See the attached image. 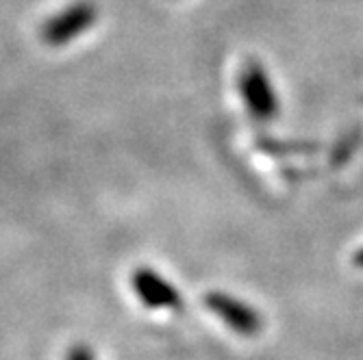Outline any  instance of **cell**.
I'll return each instance as SVG.
<instances>
[{
  "instance_id": "4",
  "label": "cell",
  "mask_w": 363,
  "mask_h": 360,
  "mask_svg": "<svg viewBox=\"0 0 363 360\" xmlns=\"http://www.w3.org/2000/svg\"><path fill=\"white\" fill-rule=\"evenodd\" d=\"M205 304L218 319H222L228 325L230 330H235L244 337H252L261 330V315L233 296L213 291L205 298Z\"/></svg>"
},
{
  "instance_id": "2",
  "label": "cell",
  "mask_w": 363,
  "mask_h": 360,
  "mask_svg": "<svg viewBox=\"0 0 363 360\" xmlns=\"http://www.w3.org/2000/svg\"><path fill=\"white\" fill-rule=\"evenodd\" d=\"M96 9L91 3H77L68 9H63L42 26V42L52 48H61L65 44H70L79 35H83L85 30L91 28L96 22Z\"/></svg>"
},
{
  "instance_id": "6",
  "label": "cell",
  "mask_w": 363,
  "mask_h": 360,
  "mask_svg": "<svg viewBox=\"0 0 363 360\" xmlns=\"http://www.w3.org/2000/svg\"><path fill=\"white\" fill-rule=\"evenodd\" d=\"M357 263H359V265L363 267V250H361V252L357 254Z\"/></svg>"
},
{
  "instance_id": "1",
  "label": "cell",
  "mask_w": 363,
  "mask_h": 360,
  "mask_svg": "<svg viewBox=\"0 0 363 360\" xmlns=\"http://www.w3.org/2000/svg\"><path fill=\"white\" fill-rule=\"evenodd\" d=\"M240 93L248 113L257 122H270L279 113L277 93L270 85L266 70L257 61H248L240 74Z\"/></svg>"
},
{
  "instance_id": "3",
  "label": "cell",
  "mask_w": 363,
  "mask_h": 360,
  "mask_svg": "<svg viewBox=\"0 0 363 360\" xmlns=\"http://www.w3.org/2000/svg\"><path fill=\"white\" fill-rule=\"evenodd\" d=\"M130 286L146 308L152 310H177L181 308V293L170 280L157 274L150 267H138L130 274Z\"/></svg>"
},
{
  "instance_id": "5",
  "label": "cell",
  "mask_w": 363,
  "mask_h": 360,
  "mask_svg": "<svg viewBox=\"0 0 363 360\" xmlns=\"http://www.w3.org/2000/svg\"><path fill=\"white\" fill-rule=\"evenodd\" d=\"M65 360H96V358H94V352L87 345H74V347H70Z\"/></svg>"
}]
</instances>
